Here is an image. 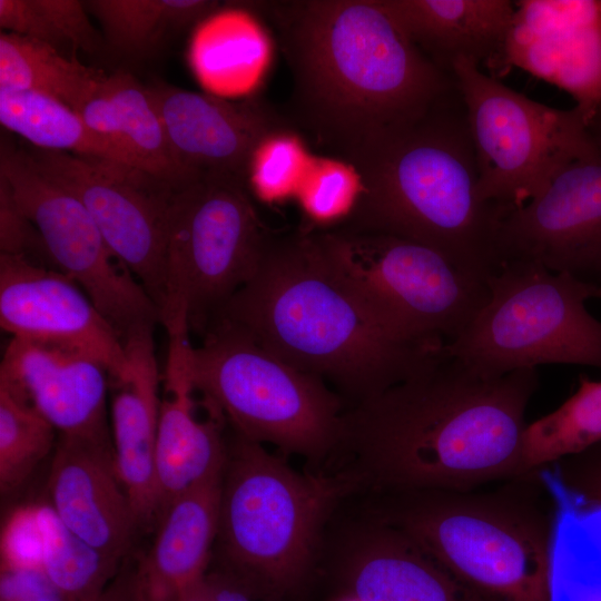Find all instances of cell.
I'll return each instance as SVG.
<instances>
[{"mask_svg": "<svg viewBox=\"0 0 601 601\" xmlns=\"http://www.w3.org/2000/svg\"><path fill=\"white\" fill-rule=\"evenodd\" d=\"M538 386L535 368L487 378L443 349L345 411L339 445L392 494L492 485L525 473V412Z\"/></svg>", "mask_w": 601, "mask_h": 601, "instance_id": "6da1fadb", "label": "cell"}, {"mask_svg": "<svg viewBox=\"0 0 601 601\" xmlns=\"http://www.w3.org/2000/svg\"><path fill=\"white\" fill-rule=\"evenodd\" d=\"M272 23L292 78V126L354 162L384 135L422 116L454 86L378 0L255 3Z\"/></svg>", "mask_w": 601, "mask_h": 601, "instance_id": "7a4b0ae2", "label": "cell"}, {"mask_svg": "<svg viewBox=\"0 0 601 601\" xmlns=\"http://www.w3.org/2000/svg\"><path fill=\"white\" fill-rule=\"evenodd\" d=\"M217 318L355 404L406 380L444 346L405 342L378 325L325 269L305 228L270 231L255 274Z\"/></svg>", "mask_w": 601, "mask_h": 601, "instance_id": "3957f363", "label": "cell"}, {"mask_svg": "<svg viewBox=\"0 0 601 601\" xmlns=\"http://www.w3.org/2000/svg\"><path fill=\"white\" fill-rule=\"evenodd\" d=\"M352 165L363 190L341 227L421 243L485 283L501 265L497 230L506 211L479 194L476 155L456 85Z\"/></svg>", "mask_w": 601, "mask_h": 601, "instance_id": "277c9868", "label": "cell"}, {"mask_svg": "<svg viewBox=\"0 0 601 601\" xmlns=\"http://www.w3.org/2000/svg\"><path fill=\"white\" fill-rule=\"evenodd\" d=\"M394 495L386 523L485 601H553L559 501L545 467L474 490Z\"/></svg>", "mask_w": 601, "mask_h": 601, "instance_id": "5b68a950", "label": "cell"}, {"mask_svg": "<svg viewBox=\"0 0 601 601\" xmlns=\"http://www.w3.org/2000/svg\"><path fill=\"white\" fill-rule=\"evenodd\" d=\"M354 479L299 473L236 433L221 474L217 542L227 568L284 590L308 569L317 533Z\"/></svg>", "mask_w": 601, "mask_h": 601, "instance_id": "8992f818", "label": "cell"}, {"mask_svg": "<svg viewBox=\"0 0 601 601\" xmlns=\"http://www.w3.org/2000/svg\"><path fill=\"white\" fill-rule=\"evenodd\" d=\"M306 230L325 269L398 339L446 344L487 303L485 282L421 243L348 227Z\"/></svg>", "mask_w": 601, "mask_h": 601, "instance_id": "52a82bcc", "label": "cell"}, {"mask_svg": "<svg viewBox=\"0 0 601 601\" xmlns=\"http://www.w3.org/2000/svg\"><path fill=\"white\" fill-rule=\"evenodd\" d=\"M189 366L207 408L234 433L308 457L339 445L341 397L226 319H215L203 343L191 347Z\"/></svg>", "mask_w": 601, "mask_h": 601, "instance_id": "ba28073f", "label": "cell"}, {"mask_svg": "<svg viewBox=\"0 0 601 601\" xmlns=\"http://www.w3.org/2000/svg\"><path fill=\"white\" fill-rule=\"evenodd\" d=\"M489 299L444 353L496 378L544 364L601 368V322L585 302L597 285L534 262L502 263L486 279Z\"/></svg>", "mask_w": 601, "mask_h": 601, "instance_id": "9c48e42d", "label": "cell"}, {"mask_svg": "<svg viewBox=\"0 0 601 601\" xmlns=\"http://www.w3.org/2000/svg\"><path fill=\"white\" fill-rule=\"evenodd\" d=\"M270 231L239 179L203 175L173 189L160 323L186 314L190 331L204 334L255 274Z\"/></svg>", "mask_w": 601, "mask_h": 601, "instance_id": "30bf717a", "label": "cell"}, {"mask_svg": "<svg viewBox=\"0 0 601 601\" xmlns=\"http://www.w3.org/2000/svg\"><path fill=\"white\" fill-rule=\"evenodd\" d=\"M451 76L465 106L479 194L505 211L539 196L595 144L575 106L558 109L532 100L465 59L453 63Z\"/></svg>", "mask_w": 601, "mask_h": 601, "instance_id": "8fae6325", "label": "cell"}, {"mask_svg": "<svg viewBox=\"0 0 601 601\" xmlns=\"http://www.w3.org/2000/svg\"><path fill=\"white\" fill-rule=\"evenodd\" d=\"M0 181L37 228L51 264L87 293L122 343L155 329L161 317L158 306L112 253L76 196L46 177L24 148L4 141Z\"/></svg>", "mask_w": 601, "mask_h": 601, "instance_id": "7c38bea8", "label": "cell"}, {"mask_svg": "<svg viewBox=\"0 0 601 601\" xmlns=\"http://www.w3.org/2000/svg\"><path fill=\"white\" fill-rule=\"evenodd\" d=\"M32 164L86 207L117 258L159 311L166 288L170 186L125 165L69 152L24 148Z\"/></svg>", "mask_w": 601, "mask_h": 601, "instance_id": "4fadbf2b", "label": "cell"}, {"mask_svg": "<svg viewBox=\"0 0 601 601\" xmlns=\"http://www.w3.org/2000/svg\"><path fill=\"white\" fill-rule=\"evenodd\" d=\"M595 139V138H594ZM501 264L534 262L601 286V141L570 161L497 230Z\"/></svg>", "mask_w": 601, "mask_h": 601, "instance_id": "5bb4252c", "label": "cell"}, {"mask_svg": "<svg viewBox=\"0 0 601 601\" xmlns=\"http://www.w3.org/2000/svg\"><path fill=\"white\" fill-rule=\"evenodd\" d=\"M0 325L12 335L75 348L100 361L110 381L125 378V345L87 293L58 269L0 254Z\"/></svg>", "mask_w": 601, "mask_h": 601, "instance_id": "9a60e30c", "label": "cell"}, {"mask_svg": "<svg viewBox=\"0 0 601 601\" xmlns=\"http://www.w3.org/2000/svg\"><path fill=\"white\" fill-rule=\"evenodd\" d=\"M503 53L511 67L554 85L575 100L588 126L601 108L599 0H521Z\"/></svg>", "mask_w": 601, "mask_h": 601, "instance_id": "2e32d148", "label": "cell"}, {"mask_svg": "<svg viewBox=\"0 0 601 601\" xmlns=\"http://www.w3.org/2000/svg\"><path fill=\"white\" fill-rule=\"evenodd\" d=\"M148 89L175 156L195 176H225L246 184L259 141L292 126L284 112L259 99L231 102L164 83Z\"/></svg>", "mask_w": 601, "mask_h": 601, "instance_id": "e0dca14e", "label": "cell"}, {"mask_svg": "<svg viewBox=\"0 0 601 601\" xmlns=\"http://www.w3.org/2000/svg\"><path fill=\"white\" fill-rule=\"evenodd\" d=\"M109 380L106 366L87 353L20 337H11L0 365V384L69 437L111 441Z\"/></svg>", "mask_w": 601, "mask_h": 601, "instance_id": "ac0fdd59", "label": "cell"}, {"mask_svg": "<svg viewBox=\"0 0 601 601\" xmlns=\"http://www.w3.org/2000/svg\"><path fill=\"white\" fill-rule=\"evenodd\" d=\"M47 490L49 505L77 536L117 562L130 554L140 529L111 441L59 435Z\"/></svg>", "mask_w": 601, "mask_h": 601, "instance_id": "d6986e66", "label": "cell"}, {"mask_svg": "<svg viewBox=\"0 0 601 601\" xmlns=\"http://www.w3.org/2000/svg\"><path fill=\"white\" fill-rule=\"evenodd\" d=\"M165 328L168 354L155 451L158 521L178 496L220 476L227 456L224 420L209 411V418L201 421L195 413L189 326L178 321Z\"/></svg>", "mask_w": 601, "mask_h": 601, "instance_id": "ffe728a7", "label": "cell"}, {"mask_svg": "<svg viewBox=\"0 0 601 601\" xmlns=\"http://www.w3.org/2000/svg\"><path fill=\"white\" fill-rule=\"evenodd\" d=\"M152 334L154 331H142L124 343L129 373L111 382L115 467L140 530L158 523L155 451L160 375Z\"/></svg>", "mask_w": 601, "mask_h": 601, "instance_id": "44dd1931", "label": "cell"}, {"mask_svg": "<svg viewBox=\"0 0 601 601\" xmlns=\"http://www.w3.org/2000/svg\"><path fill=\"white\" fill-rule=\"evenodd\" d=\"M404 35L451 75L460 59L503 72L515 3L508 0H378Z\"/></svg>", "mask_w": 601, "mask_h": 601, "instance_id": "7402d4cb", "label": "cell"}, {"mask_svg": "<svg viewBox=\"0 0 601 601\" xmlns=\"http://www.w3.org/2000/svg\"><path fill=\"white\" fill-rule=\"evenodd\" d=\"M221 475L178 496L165 510L147 555L139 558L144 601H178L206 571L217 539Z\"/></svg>", "mask_w": 601, "mask_h": 601, "instance_id": "603a6c76", "label": "cell"}, {"mask_svg": "<svg viewBox=\"0 0 601 601\" xmlns=\"http://www.w3.org/2000/svg\"><path fill=\"white\" fill-rule=\"evenodd\" d=\"M348 580L358 601H485L388 523L357 548Z\"/></svg>", "mask_w": 601, "mask_h": 601, "instance_id": "cb8c5ba5", "label": "cell"}, {"mask_svg": "<svg viewBox=\"0 0 601 601\" xmlns=\"http://www.w3.org/2000/svg\"><path fill=\"white\" fill-rule=\"evenodd\" d=\"M86 124L118 144L137 168L180 188L200 176L175 156L150 91L126 71L107 75L76 110Z\"/></svg>", "mask_w": 601, "mask_h": 601, "instance_id": "d4e9b609", "label": "cell"}, {"mask_svg": "<svg viewBox=\"0 0 601 601\" xmlns=\"http://www.w3.org/2000/svg\"><path fill=\"white\" fill-rule=\"evenodd\" d=\"M0 122L32 147L138 169L118 144L89 127L78 112L51 97L32 91L0 89Z\"/></svg>", "mask_w": 601, "mask_h": 601, "instance_id": "484cf974", "label": "cell"}, {"mask_svg": "<svg viewBox=\"0 0 601 601\" xmlns=\"http://www.w3.org/2000/svg\"><path fill=\"white\" fill-rule=\"evenodd\" d=\"M106 76L45 42L0 33V89L38 92L76 111Z\"/></svg>", "mask_w": 601, "mask_h": 601, "instance_id": "4316f807", "label": "cell"}, {"mask_svg": "<svg viewBox=\"0 0 601 601\" xmlns=\"http://www.w3.org/2000/svg\"><path fill=\"white\" fill-rule=\"evenodd\" d=\"M85 6L100 23L112 48L140 55L171 31L198 22L219 7L209 0H89Z\"/></svg>", "mask_w": 601, "mask_h": 601, "instance_id": "83f0119b", "label": "cell"}, {"mask_svg": "<svg viewBox=\"0 0 601 601\" xmlns=\"http://www.w3.org/2000/svg\"><path fill=\"white\" fill-rule=\"evenodd\" d=\"M601 442V381L579 378L577 392L558 408L528 424L523 435L525 472L550 466Z\"/></svg>", "mask_w": 601, "mask_h": 601, "instance_id": "f1b7e54d", "label": "cell"}, {"mask_svg": "<svg viewBox=\"0 0 601 601\" xmlns=\"http://www.w3.org/2000/svg\"><path fill=\"white\" fill-rule=\"evenodd\" d=\"M41 536V566L71 601H96L115 574L117 562L77 536L49 503L36 504Z\"/></svg>", "mask_w": 601, "mask_h": 601, "instance_id": "f546056e", "label": "cell"}, {"mask_svg": "<svg viewBox=\"0 0 601 601\" xmlns=\"http://www.w3.org/2000/svg\"><path fill=\"white\" fill-rule=\"evenodd\" d=\"M85 1L0 0L2 31L63 48L95 52L101 39L93 28ZM65 53V52H63Z\"/></svg>", "mask_w": 601, "mask_h": 601, "instance_id": "4dcf8cb0", "label": "cell"}, {"mask_svg": "<svg viewBox=\"0 0 601 601\" xmlns=\"http://www.w3.org/2000/svg\"><path fill=\"white\" fill-rule=\"evenodd\" d=\"M56 428L35 407L0 384V490L17 491L55 444Z\"/></svg>", "mask_w": 601, "mask_h": 601, "instance_id": "1f68e13d", "label": "cell"}, {"mask_svg": "<svg viewBox=\"0 0 601 601\" xmlns=\"http://www.w3.org/2000/svg\"><path fill=\"white\" fill-rule=\"evenodd\" d=\"M363 190L357 169L335 157H312L296 194L306 229L343 226L355 211Z\"/></svg>", "mask_w": 601, "mask_h": 601, "instance_id": "d6a6232c", "label": "cell"}, {"mask_svg": "<svg viewBox=\"0 0 601 601\" xmlns=\"http://www.w3.org/2000/svg\"><path fill=\"white\" fill-rule=\"evenodd\" d=\"M311 158L303 136L293 126L275 129L259 141L250 157L247 189L269 205L296 197Z\"/></svg>", "mask_w": 601, "mask_h": 601, "instance_id": "836d02e7", "label": "cell"}, {"mask_svg": "<svg viewBox=\"0 0 601 601\" xmlns=\"http://www.w3.org/2000/svg\"><path fill=\"white\" fill-rule=\"evenodd\" d=\"M546 467L574 503L601 510V442Z\"/></svg>", "mask_w": 601, "mask_h": 601, "instance_id": "e575fe53", "label": "cell"}, {"mask_svg": "<svg viewBox=\"0 0 601 601\" xmlns=\"http://www.w3.org/2000/svg\"><path fill=\"white\" fill-rule=\"evenodd\" d=\"M0 254L20 255L36 263H39L40 258L50 260L37 228L17 207L2 181H0Z\"/></svg>", "mask_w": 601, "mask_h": 601, "instance_id": "d590c367", "label": "cell"}, {"mask_svg": "<svg viewBox=\"0 0 601 601\" xmlns=\"http://www.w3.org/2000/svg\"><path fill=\"white\" fill-rule=\"evenodd\" d=\"M0 601H71L40 565L1 562Z\"/></svg>", "mask_w": 601, "mask_h": 601, "instance_id": "8d00e7d4", "label": "cell"}, {"mask_svg": "<svg viewBox=\"0 0 601 601\" xmlns=\"http://www.w3.org/2000/svg\"><path fill=\"white\" fill-rule=\"evenodd\" d=\"M257 587L243 575L227 568L207 571L186 590L178 601H255Z\"/></svg>", "mask_w": 601, "mask_h": 601, "instance_id": "74e56055", "label": "cell"}, {"mask_svg": "<svg viewBox=\"0 0 601 601\" xmlns=\"http://www.w3.org/2000/svg\"><path fill=\"white\" fill-rule=\"evenodd\" d=\"M589 131L591 135L601 141V108L595 112L589 122Z\"/></svg>", "mask_w": 601, "mask_h": 601, "instance_id": "f35d334b", "label": "cell"}, {"mask_svg": "<svg viewBox=\"0 0 601 601\" xmlns=\"http://www.w3.org/2000/svg\"><path fill=\"white\" fill-rule=\"evenodd\" d=\"M593 298H600L601 299V286H598L594 290Z\"/></svg>", "mask_w": 601, "mask_h": 601, "instance_id": "ab89813d", "label": "cell"}, {"mask_svg": "<svg viewBox=\"0 0 601 601\" xmlns=\"http://www.w3.org/2000/svg\"><path fill=\"white\" fill-rule=\"evenodd\" d=\"M341 601H358V600H356V599L353 598V597H349V598H345V599H343V600H341Z\"/></svg>", "mask_w": 601, "mask_h": 601, "instance_id": "60d3db41", "label": "cell"}, {"mask_svg": "<svg viewBox=\"0 0 601 601\" xmlns=\"http://www.w3.org/2000/svg\"><path fill=\"white\" fill-rule=\"evenodd\" d=\"M599 1H600V7H601V0H599Z\"/></svg>", "mask_w": 601, "mask_h": 601, "instance_id": "b9f144b4", "label": "cell"}]
</instances>
